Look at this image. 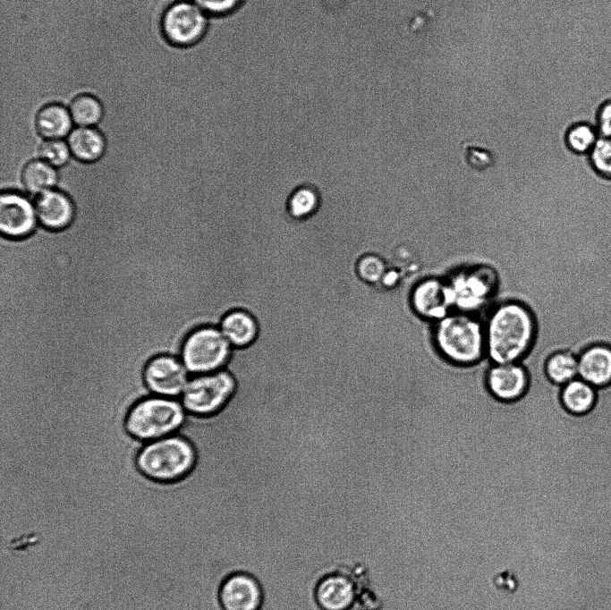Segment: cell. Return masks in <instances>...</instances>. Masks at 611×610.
Instances as JSON below:
<instances>
[{"label": "cell", "instance_id": "25", "mask_svg": "<svg viewBox=\"0 0 611 610\" xmlns=\"http://www.w3.org/2000/svg\"><path fill=\"white\" fill-rule=\"evenodd\" d=\"M387 266L383 258L378 254L368 253L358 258L355 272L358 278L367 284H379Z\"/></svg>", "mask_w": 611, "mask_h": 610}, {"label": "cell", "instance_id": "6", "mask_svg": "<svg viewBox=\"0 0 611 610\" xmlns=\"http://www.w3.org/2000/svg\"><path fill=\"white\" fill-rule=\"evenodd\" d=\"M235 390V381L225 369L191 375L180 397L189 413L209 416L218 412L230 400Z\"/></svg>", "mask_w": 611, "mask_h": 610}, {"label": "cell", "instance_id": "17", "mask_svg": "<svg viewBox=\"0 0 611 610\" xmlns=\"http://www.w3.org/2000/svg\"><path fill=\"white\" fill-rule=\"evenodd\" d=\"M72 156L82 163H94L99 160L106 147L104 135L94 127L78 126L67 137Z\"/></svg>", "mask_w": 611, "mask_h": 610}, {"label": "cell", "instance_id": "22", "mask_svg": "<svg viewBox=\"0 0 611 610\" xmlns=\"http://www.w3.org/2000/svg\"><path fill=\"white\" fill-rule=\"evenodd\" d=\"M21 181L27 192L39 195L55 188L58 175L55 167L41 159H32L22 167Z\"/></svg>", "mask_w": 611, "mask_h": 610}, {"label": "cell", "instance_id": "13", "mask_svg": "<svg viewBox=\"0 0 611 610\" xmlns=\"http://www.w3.org/2000/svg\"><path fill=\"white\" fill-rule=\"evenodd\" d=\"M219 598L224 610H259L263 595L259 581L253 576L237 572L223 582Z\"/></svg>", "mask_w": 611, "mask_h": 610}, {"label": "cell", "instance_id": "15", "mask_svg": "<svg viewBox=\"0 0 611 610\" xmlns=\"http://www.w3.org/2000/svg\"><path fill=\"white\" fill-rule=\"evenodd\" d=\"M355 581L344 573L323 578L316 589V599L323 610H349L359 598Z\"/></svg>", "mask_w": 611, "mask_h": 610}, {"label": "cell", "instance_id": "9", "mask_svg": "<svg viewBox=\"0 0 611 610\" xmlns=\"http://www.w3.org/2000/svg\"><path fill=\"white\" fill-rule=\"evenodd\" d=\"M493 275L480 268L461 273L447 283L453 311L479 315L495 289Z\"/></svg>", "mask_w": 611, "mask_h": 610}, {"label": "cell", "instance_id": "14", "mask_svg": "<svg viewBox=\"0 0 611 610\" xmlns=\"http://www.w3.org/2000/svg\"><path fill=\"white\" fill-rule=\"evenodd\" d=\"M34 206L38 222L45 229L53 232L67 228L75 216L72 199L64 191L55 188L38 195Z\"/></svg>", "mask_w": 611, "mask_h": 610}, {"label": "cell", "instance_id": "5", "mask_svg": "<svg viewBox=\"0 0 611 610\" xmlns=\"http://www.w3.org/2000/svg\"><path fill=\"white\" fill-rule=\"evenodd\" d=\"M232 347L219 327L201 326L185 338L180 359L191 375L211 373L225 368Z\"/></svg>", "mask_w": 611, "mask_h": 610}, {"label": "cell", "instance_id": "20", "mask_svg": "<svg viewBox=\"0 0 611 610\" xmlns=\"http://www.w3.org/2000/svg\"><path fill=\"white\" fill-rule=\"evenodd\" d=\"M558 399L568 413L583 415L594 408L598 399L597 388L578 377L559 388Z\"/></svg>", "mask_w": 611, "mask_h": 610}, {"label": "cell", "instance_id": "3", "mask_svg": "<svg viewBox=\"0 0 611 610\" xmlns=\"http://www.w3.org/2000/svg\"><path fill=\"white\" fill-rule=\"evenodd\" d=\"M195 462L194 447L177 434L145 443L136 457L140 472L159 484L181 480L191 471Z\"/></svg>", "mask_w": 611, "mask_h": 610}, {"label": "cell", "instance_id": "16", "mask_svg": "<svg viewBox=\"0 0 611 610\" xmlns=\"http://www.w3.org/2000/svg\"><path fill=\"white\" fill-rule=\"evenodd\" d=\"M578 377L595 388L611 385V345L592 343L578 355Z\"/></svg>", "mask_w": 611, "mask_h": 610}, {"label": "cell", "instance_id": "31", "mask_svg": "<svg viewBox=\"0 0 611 610\" xmlns=\"http://www.w3.org/2000/svg\"><path fill=\"white\" fill-rule=\"evenodd\" d=\"M400 281V273L395 269H387L379 284L385 289L395 287Z\"/></svg>", "mask_w": 611, "mask_h": 610}, {"label": "cell", "instance_id": "12", "mask_svg": "<svg viewBox=\"0 0 611 610\" xmlns=\"http://www.w3.org/2000/svg\"><path fill=\"white\" fill-rule=\"evenodd\" d=\"M414 315L427 323H435L453 312L447 283L437 278L419 282L410 294Z\"/></svg>", "mask_w": 611, "mask_h": 610}, {"label": "cell", "instance_id": "23", "mask_svg": "<svg viewBox=\"0 0 611 610\" xmlns=\"http://www.w3.org/2000/svg\"><path fill=\"white\" fill-rule=\"evenodd\" d=\"M319 206V193L310 185L297 187L286 200L288 215L297 221L305 220L315 215Z\"/></svg>", "mask_w": 611, "mask_h": 610}, {"label": "cell", "instance_id": "7", "mask_svg": "<svg viewBox=\"0 0 611 610\" xmlns=\"http://www.w3.org/2000/svg\"><path fill=\"white\" fill-rule=\"evenodd\" d=\"M209 17L190 0H180L169 5L161 18V30L165 39L179 47H191L206 37Z\"/></svg>", "mask_w": 611, "mask_h": 610}, {"label": "cell", "instance_id": "27", "mask_svg": "<svg viewBox=\"0 0 611 610\" xmlns=\"http://www.w3.org/2000/svg\"><path fill=\"white\" fill-rule=\"evenodd\" d=\"M39 159L55 168L64 166L72 156L67 142L62 139L45 140L38 150Z\"/></svg>", "mask_w": 611, "mask_h": 610}, {"label": "cell", "instance_id": "30", "mask_svg": "<svg viewBox=\"0 0 611 610\" xmlns=\"http://www.w3.org/2000/svg\"><path fill=\"white\" fill-rule=\"evenodd\" d=\"M597 125L598 131L602 137H611V101L600 107Z\"/></svg>", "mask_w": 611, "mask_h": 610}, {"label": "cell", "instance_id": "4", "mask_svg": "<svg viewBox=\"0 0 611 610\" xmlns=\"http://www.w3.org/2000/svg\"><path fill=\"white\" fill-rule=\"evenodd\" d=\"M186 415L180 399L152 394L132 406L125 427L132 436L147 443L175 434Z\"/></svg>", "mask_w": 611, "mask_h": 610}, {"label": "cell", "instance_id": "24", "mask_svg": "<svg viewBox=\"0 0 611 610\" xmlns=\"http://www.w3.org/2000/svg\"><path fill=\"white\" fill-rule=\"evenodd\" d=\"M69 111L73 123L81 127H94L103 117V106L99 99L90 94L75 97Z\"/></svg>", "mask_w": 611, "mask_h": 610}, {"label": "cell", "instance_id": "18", "mask_svg": "<svg viewBox=\"0 0 611 610\" xmlns=\"http://www.w3.org/2000/svg\"><path fill=\"white\" fill-rule=\"evenodd\" d=\"M219 329L233 347H245L254 342L258 335V324L254 317L241 309L226 313Z\"/></svg>", "mask_w": 611, "mask_h": 610}, {"label": "cell", "instance_id": "21", "mask_svg": "<svg viewBox=\"0 0 611 610\" xmlns=\"http://www.w3.org/2000/svg\"><path fill=\"white\" fill-rule=\"evenodd\" d=\"M578 355L568 349H556L542 361V373L552 385L561 387L578 377Z\"/></svg>", "mask_w": 611, "mask_h": 610}, {"label": "cell", "instance_id": "8", "mask_svg": "<svg viewBox=\"0 0 611 610\" xmlns=\"http://www.w3.org/2000/svg\"><path fill=\"white\" fill-rule=\"evenodd\" d=\"M483 384L495 402L511 405L528 394L531 375L524 362L489 363L484 371Z\"/></svg>", "mask_w": 611, "mask_h": 610}, {"label": "cell", "instance_id": "10", "mask_svg": "<svg viewBox=\"0 0 611 610\" xmlns=\"http://www.w3.org/2000/svg\"><path fill=\"white\" fill-rule=\"evenodd\" d=\"M191 374L180 357L162 354L149 360L143 380L151 394L180 399Z\"/></svg>", "mask_w": 611, "mask_h": 610}, {"label": "cell", "instance_id": "11", "mask_svg": "<svg viewBox=\"0 0 611 610\" xmlns=\"http://www.w3.org/2000/svg\"><path fill=\"white\" fill-rule=\"evenodd\" d=\"M35 206L23 194L3 191L0 198V231L8 240H21L30 235L37 225Z\"/></svg>", "mask_w": 611, "mask_h": 610}, {"label": "cell", "instance_id": "29", "mask_svg": "<svg viewBox=\"0 0 611 610\" xmlns=\"http://www.w3.org/2000/svg\"><path fill=\"white\" fill-rule=\"evenodd\" d=\"M209 18L223 17L237 11L245 0H190Z\"/></svg>", "mask_w": 611, "mask_h": 610}, {"label": "cell", "instance_id": "2", "mask_svg": "<svg viewBox=\"0 0 611 610\" xmlns=\"http://www.w3.org/2000/svg\"><path fill=\"white\" fill-rule=\"evenodd\" d=\"M429 341L439 359L449 366L470 369L487 360L484 319L453 311L430 324Z\"/></svg>", "mask_w": 611, "mask_h": 610}, {"label": "cell", "instance_id": "26", "mask_svg": "<svg viewBox=\"0 0 611 610\" xmlns=\"http://www.w3.org/2000/svg\"><path fill=\"white\" fill-rule=\"evenodd\" d=\"M598 132L588 123L573 125L566 132L567 147L575 153L590 152L596 144Z\"/></svg>", "mask_w": 611, "mask_h": 610}, {"label": "cell", "instance_id": "28", "mask_svg": "<svg viewBox=\"0 0 611 610\" xmlns=\"http://www.w3.org/2000/svg\"><path fill=\"white\" fill-rule=\"evenodd\" d=\"M589 153L594 170L603 177L611 179V137L598 138Z\"/></svg>", "mask_w": 611, "mask_h": 610}, {"label": "cell", "instance_id": "1", "mask_svg": "<svg viewBox=\"0 0 611 610\" xmlns=\"http://www.w3.org/2000/svg\"><path fill=\"white\" fill-rule=\"evenodd\" d=\"M487 360L489 363L524 362L536 347L539 322L523 302L507 301L484 318Z\"/></svg>", "mask_w": 611, "mask_h": 610}, {"label": "cell", "instance_id": "19", "mask_svg": "<svg viewBox=\"0 0 611 610\" xmlns=\"http://www.w3.org/2000/svg\"><path fill=\"white\" fill-rule=\"evenodd\" d=\"M73 121L69 108L58 103H51L39 109L35 125L38 133L46 140L62 139L72 130Z\"/></svg>", "mask_w": 611, "mask_h": 610}]
</instances>
